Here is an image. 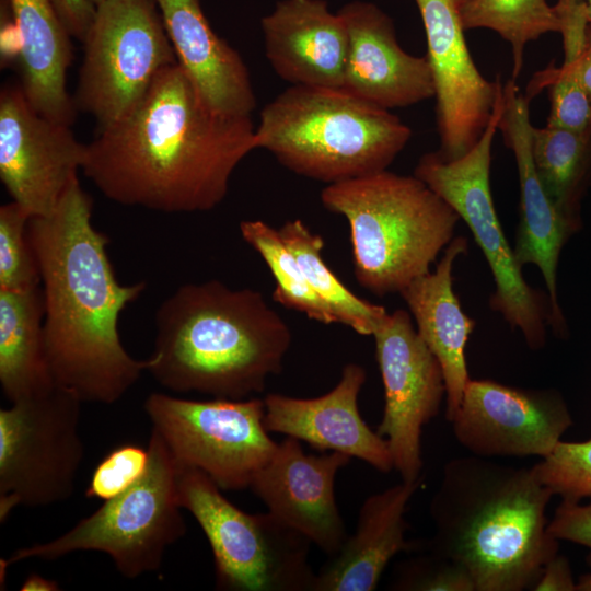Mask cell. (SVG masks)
I'll use <instances>...</instances> for the list:
<instances>
[{"label":"cell","instance_id":"cell-1","mask_svg":"<svg viewBox=\"0 0 591 591\" xmlns=\"http://www.w3.org/2000/svg\"><path fill=\"white\" fill-rule=\"evenodd\" d=\"M252 117L212 111L178 62L85 147L84 175L109 200L165 213L202 212L225 198L253 150Z\"/></svg>","mask_w":591,"mask_h":591},{"label":"cell","instance_id":"cell-2","mask_svg":"<svg viewBox=\"0 0 591 591\" xmlns=\"http://www.w3.org/2000/svg\"><path fill=\"white\" fill-rule=\"evenodd\" d=\"M93 200L76 178L55 211L32 217L27 234L44 293L47 360L56 385L83 403L119 401L148 370L121 344L118 321L146 290L121 285L92 223Z\"/></svg>","mask_w":591,"mask_h":591},{"label":"cell","instance_id":"cell-3","mask_svg":"<svg viewBox=\"0 0 591 591\" xmlns=\"http://www.w3.org/2000/svg\"><path fill=\"white\" fill-rule=\"evenodd\" d=\"M553 496L532 467L454 457L430 501L434 534L427 548L465 568L475 591L532 589L559 551L547 530Z\"/></svg>","mask_w":591,"mask_h":591},{"label":"cell","instance_id":"cell-4","mask_svg":"<svg viewBox=\"0 0 591 591\" xmlns=\"http://www.w3.org/2000/svg\"><path fill=\"white\" fill-rule=\"evenodd\" d=\"M154 322L147 371L176 393L229 399L262 393L291 345L288 324L259 291L217 279L178 287Z\"/></svg>","mask_w":591,"mask_h":591},{"label":"cell","instance_id":"cell-5","mask_svg":"<svg viewBox=\"0 0 591 591\" xmlns=\"http://www.w3.org/2000/svg\"><path fill=\"white\" fill-rule=\"evenodd\" d=\"M410 138L390 109L344 89L290 85L263 107L254 144L328 185L387 170Z\"/></svg>","mask_w":591,"mask_h":591},{"label":"cell","instance_id":"cell-6","mask_svg":"<svg viewBox=\"0 0 591 591\" xmlns=\"http://www.w3.org/2000/svg\"><path fill=\"white\" fill-rule=\"evenodd\" d=\"M321 201L348 221L356 280L376 297L430 271L460 221L420 178L387 170L328 184Z\"/></svg>","mask_w":591,"mask_h":591},{"label":"cell","instance_id":"cell-7","mask_svg":"<svg viewBox=\"0 0 591 591\" xmlns=\"http://www.w3.org/2000/svg\"><path fill=\"white\" fill-rule=\"evenodd\" d=\"M148 450L147 471L134 485L60 536L14 551L1 560V573L30 558L50 561L80 551L106 554L128 579L158 571L186 523L177 496L179 465L152 428Z\"/></svg>","mask_w":591,"mask_h":591},{"label":"cell","instance_id":"cell-8","mask_svg":"<svg viewBox=\"0 0 591 591\" xmlns=\"http://www.w3.org/2000/svg\"><path fill=\"white\" fill-rule=\"evenodd\" d=\"M179 465V464H178ZM177 496L204 531L216 588L229 591H313L311 542L268 511L247 513L205 473L178 466Z\"/></svg>","mask_w":591,"mask_h":591},{"label":"cell","instance_id":"cell-9","mask_svg":"<svg viewBox=\"0 0 591 591\" xmlns=\"http://www.w3.org/2000/svg\"><path fill=\"white\" fill-rule=\"evenodd\" d=\"M501 109L502 91L485 131L465 155L445 161L438 152L425 153L414 175L449 204L471 230L495 281L490 309L521 332L530 349L538 350L546 341L549 299L525 281L505 236L490 189L491 148Z\"/></svg>","mask_w":591,"mask_h":591},{"label":"cell","instance_id":"cell-10","mask_svg":"<svg viewBox=\"0 0 591 591\" xmlns=\"http://www.w3.org/2000/svg\"><path fill=\"white\" fill-rule=\"evenodd\" d=\"M78 111L97 130L128 114L176 55L155 0H103L82 40Z\"/></svg>","mask_w":591,"mask_h":591},{"label":"cell","instance_id":"cell-11","mask_svg":"<svg viewBox=\"0 0 591 591\" xmlns=\"http://www.w3.org/2000/svg\"><path fill=\"white\" fill-rule=\"evenodd\" d=\"M82 401L56 385L0 409V522L19 506L68 500L84 457Z\"/></svg>","mask_w":591,"mask_h":591},{"label":"cell","instance_id":"cell-12","mask_svg":"<svg viewBox=\"0 0 591 591\" xmlns=\"http://www.w3.org/2000/svg\"><path fill=\"white\" fill-rule=\"evenodd\" d=\"M143 408L177 463L222 490L250 488L278 444L264 422V398L196 401L154 392Z\"/></svg>","mask_w":591,"mask_h":591},{"label":"cell","instance_id":"cell-13","mask_svg":"<svg viewBox=\"0 0 591 591\" xmlns=\"http://www.w3.org/2000/svg\"><path fill=\"white\" fill-rule=\"evenodd\" d=\"M372 336L384 387L376 432L386 440L402 480H421L422 428L439 414L447 394L441 364L405 310L387 312Z\"/></svg>","mask_w":591,"mask_h":591},{"label":"cell","instance_id":"cell-14","mask_svg":"<svg viewBox=\"0 0 591 591\" xmlns=\"http://www.w3.org/2000/svg\"><path fill=\"white\" fill-rule=\"evenodd\" d=\"M459 443L480 457L547 456L573 420L555 389L470 379L451 421Z\"/></svg>","mask_w":591,"mask_h":591},{"label":"cell","instance_id":"cell-15","mask_svg":"<svg viewBox=\"0 0 591 591\" xmlns=\"http://www.w3.org/2000/svg\"><path fill=\"white\" fill-rule=\"evenodd\" d=\"M71 126L36 112L20 85L0 93V179L31 217L53 213L82 170L85 147Z\"/></svg>","mask_w":591,"mask_h":591},{"label":"cell","instance_id":"cell-16","mask_svg":"<svg viewBox=\"0 0 591 591\" xmlns=\"http://www.w3.org/2000/svg\"><path fill=\"white\" fill-rule=\"evenodd\" d=\"M427 39L432 72L441 159L465 155L479 140L502 90L500 76L488 81L468 50L460 0H415Z\"/></svg>","mask_w":591,"mask_h":591},{"label":"cell","instance_id":"cell-17","mask_svg":"<svg viewBox=\"0 0 591 591\" xmlns=\"http://www.w3.org/2000/svg\"><path fill=\"white\" fill-rule=\"evenodd\" d=\"M350 459L339 452L308 454L298 439L286 437L255 475L250 489L269 513L331 557L348 536L334 485L337 473Z\"/></svg>","mask_w":591,"mask_h":591},{"label":"cell","instance_id":"cell-18","mask_svg":"<svg viewBox=\"0 0 591 591\" xmlns=\"http://www.w3.org/2000/svg\"><path fill=\"white\" fill-rule=\"evenodd\" d=\"M530 100L513 79L502 85V109L498 129L512 150L519 175L520 209L513 253L521 267L535 265L541 271L551 304L549 324L557 337H566L567 323L558 300L557 267L563 246L572 235L547 197L535 171L531 151Z\"/></svg>","mask_w":591,"mask_h":591},{"label":"cell","instance_id":"cell-19","mask_svg":"<svg viewBox=\"0 0 591 591\" xmlns=\"http://www.w3.org/2000/svg\"><path fill=\"white\" fill-rule=\"evenodd\" d=\"M348 32L345 91L385 109L407 107L434 96L426 56L406 53L392 19L371 2L352 1L339 11Z\"/></svg>","mask_w":591,"mask_h":591},{"label":"cell","instance_id":"cell-20","mask_svg":"<svg viewBox=\"0 0 591 591\" xmlns=\"http://www.w3.org/2000/svg\"><path fill=\"white\" fill-rule=\"evenodd\" d=\"M362 366L348 363L327 393L299 398L270 393L264 397L269 432L304 441L329 452L357 457L382 473L394 470L387 442L360 415L358 397L366 382Z\"/></svg>","mask_w":591,"mask_h":591},{"label":"cell","instance_id":"cell-21","mask_svg":"<svg viewBox=\"0 0 591 591\" xmlns=\"http://www.w3.org/2000/svg\"><path fill=\"white\" fill-rule=\"evenodd\" d=\"M265 55L290 85L341 89L348 32L324 0H280L262 19Z\"/></svg>","mask_w":591,"mask_h":591},{"label":"cell","instance_id":"cell-22","mask_svg":"<svg viewBox=\"0 0 591 591\" xmlns=\"http://www.w3.org/2000/svg\"><path fill=\"white\" fill-rule=\"evenodd\" d=\"M177 62L215 112L251 116L256 96L242 56L217 35L200 0H155Z\"/></svg>","mask_w":591,"mask_h":591},{"label":"cell","instance_id":"cell-23","mask_svg":"<svg viewBox=\"0 0 591 591\" xmlns=\"http://www.w3.org/2000/svg\"><path fill=\"white\" fill-rule=\"evenodd\" d=\"M467 250V239L455 236L444 248L436 269L418 277L399 293L416 322L418 334L441 364L448 421L457 410L471 379L465 347L476 322L463 311L452 277L456 258Z\"/></svg>","mask_w":591,"mask_h":591},{"label":"cell","instance_id":"cell-24","mask_svg":"<svg viewBox=\"0 0 591 591\" xmlns=\"http://www.w3.org/2000/svg\"><path fill=\"white\" fill-rule=\"evenodd\" d=\"M421 480L404 482L369 496L356 531L316 572L313 591H372L392 558L414 544L405 538V512Z\"/></svg>","mask_w":591,"mask_h":591},{"label":"cell","instance_id":"cell-25","mask_svg":"<svg viewBox=\"0 0 591 591\" xmlns=\"http://www.w3.org/2000/svg\"><path fill=\"white\" fill-rule=\"evenodd\" d=\"M14 21L20 88L40 115L71 126L77 107L67 90L72 37L50 0H8Z\"/></svg>","mask_w":591,"mask_h":591},{"label":"cell","instance_id":"cell-26","mask_svg":"<svg viewBox=\"0 0 591 591\" xmlns=\"http://www.w3.org/2000/svg\"><path fill=\"white\" fill-rule=\"evenodd\" d=\"M42 286L0 290V384L10 403L56 386L47 360Z\"/></svg>","mask_w":591,"mask_h":591},{"label":"cell","instance_id":"cell-27","mask_svg":"<svg viewBox=\"0 0 591 591\" xmlns=\"http://www.w3.org/2000/svg\"><path fill=\"white\" fill-rule=\"evenodd\" d=\"M531 151L538 179L572 234L581 228V199L591 177V131L532 126Z\"/></svg>","mask_w":591,"mask_h":591},{"label":"cell","instance_id":"cell-28","mask_svg":"<svg viewBox=\"0 0 591 591\" xmlns=\"http://www.w3.org/2000/svg\"><path fill=\"white\" fill-rule=\"evenodd\" d=\"M278 232L297 258L309 285L333 310L338 323L360 335L372 336L387 311L382 305L358 298L338 279L322 257L323 237L313 233L300 219L285 222Z\"/></svg>","mask_w":591,"mask_h":591},{"label":"cell","instance_id":"cell-29","mask_svg":"<svg viewBox=\"0 0 591 591\" xmlns=\"http://www.w3.org/2000/svg\"><path fill=\"white\" fill-rule=\"evenodd\" d=\"M460 15L465 31L489 28L510 43L514 81L528 43L560 31L556 10L546 0H465L460 3Z\"/></svg>","mask_w":591,"mask_h":591},{"label":"cell","instance_id":"cell-30","mask_svg":"<svg viewBox=\"0 0 591 591\" xmlns=\"http://www.w3.org/2000/svg\"><path fill=\"white\" fill-rule=\"evenodd\" d=\"M240 231L243 240L262 256L274 276V301L318 323H338L333 310L309 285L278 230L262 220H244L240 223Z\"/></svg>","mask_w":591,"mask_h":591},{"label":"cell","instance_id":"cell-31","mask_svg":"<svg viewBox=\"0 0 591 591\" xmlns=\"http://www.w3.org/2000/svg\"><path fill=\"white\" fill-rule=\"evenodd\" d=\"M31 218L13 200L0 207V290L25 291L42 286L27 234Z\"/></svg>","mask_w":591,"mask_h":591},{"label":"cell","instance_id":"cell-32","mask_svg":"<svg viewBox=\"0 0 591 591\" xmlns=\"http://www.w3.org/2000/svg\"><path fill=\"white\" fill-rule=\"evenodd\" d=\"M549 86L551 111L547 126L572 131H591V102L577 74L575 62H563L537 73L530 84L531 99Z\"/></svg>","mask_w":591,"mask_h":591},{"label":"cell","instance_id":"cell-33","mask_svg":"<svg viewBox=\"0 0 591 591\" xmlns=\"http://www.w3.org/2000/svg\"><path fill=\"white\" fill-rule=\"evenodd\" d=\"M532 468L540 483L554 496L575 502L591 499V437L582 442L560 440Z\"/></svg>","mask_w":591,"mask_h":591},{"label":"cell","instance_id":"cell-34","mask_svg":"<svg viewBox=\"0 0 591 591\" xmlns=\"http://www.w3.org/2000/svg\"><path fill=\"white\" fill-rule=\"evenodd\" d=\"M391 589L402 591H475V584L457 563L428 551L427 555L401 563Z\"/></svg>","mask_w":591,"mask_h":591},{"label":"cell","instance_id":"cell-35","mask_svg":"<svg viewBox=\"0 0 591 591\" xmlns=\"http://www.w3.org/2000/svg\"><path fill=\"white\" fill-rule=\"evenodd\" d=\"M148 464V447L126 443L114 448L94 468L85 496L103 501L116 497L144 474Z\"/></svg>","mask_w":591,"mask_h":591},{"label":"cell","instance_id":"cell-36","mask_svg":"<svg viewBox=\"0 0 591 591\" xmlns=\"http://www.w3.org/2000/svg\"><path fill=\"white\" fill-rule=\"evenodd\" d=\"M548 532L558 541H569L589 548L587 563L591 567V503L561 500L548 522Z\"/></svg>","mask_w":591,"mask_h":591},{"label":"cell","instance_id":"cell-37","mask_svg":"<svg viewBox=\"0 0 591 591\" xmlns=\"http://www.w3.org/2000/svg\"><path fill=\"white\" fill-rule=\"evenodd\" d=\"M50 1L69 34L82 42L92 23L95 5L89 0Z\"/></svg>","mask_w":591,"mask_h":591},{"label":"cell","instance_id":"cell-38","mask_svg":"<svg viewBox=\"0 0 591 591\" xmlns=\"http://www.w3.org/2000/svg\"><path fill=\"white\" fill-rule=\"evenodd\" d=\"M534 591H577L570 563L557 553L544 566L543 571L532 587Z\"/></svg>","mask_w":591,"mask_h":591},{"label":"cell","instance_id":"cell-39","mask_svg":"<svg viewBox=\"0 0 591 591\" xmlns=\"http://www.w3.org/2000/svg\"><path fill=\"white\" fill-rule=\"evenodd\" d=\"M579 80L591 102V23L588 25L587 42L579 59L576 61Z\"/></svg>","mask_w":591,"mask_h":591},{"label":"cell","instance_id":"cell-40","mask_svg":"<svg viewBox=\"0 0 591 591\" xmlns=\"http://www.w3.org/2000/svg\"><path fill=\"white\" fill-rule=\"evenodd\" d=\"M21 591H57L60 590L56 580L46 578L38 573H31L22 583Z\"/></svg>","mask_w":591,"mask_h":591},{"label":"cell","instance_id":"cell-41","mask_svg":"<svg viewBox=\"0 0 591 591\" xmlns=\"http://www.w3.org/2000/svg\"><path fill=\"white\" fill-rule=\"evenodd\" d=\"M577 591H591V572L582 575L577 582Z\"/></svg>","mask_w":591,"mask_h":591},{"label":"cell","instance_id":"cell-42","mask_svg":"<svg viewBox=\"0 0 591 591\" xmlns=\"http://www.w3.org/2000/svg\"><path fill=\"white\" fill-rule=\"evenodd\" d=\"M584 15L589 23H591V0H582Z\"/></svg>","mask_w":591,"mask_h":591},{"label":"cell","instance_id":"cell-43","mask_svg":"<svg viewBox=\"0 0 591 591\" xmlns=\"http://www.w3.org/2000/svg\"><path fill=\"white\" fill-rule=\"evenodd\" d=\"M93 5H96L99 4L100 2H102L103 0H89Z\"/></svg>","mask_w":591,"mask_h":591},{"label":"cell","instance_id":"cell-44","mask_svg":"<svg viewBox=\"0 0 591 591\" xmlns=\"http://www.w3.org/2000/svg\"><path fill=\"white\" fill-rule=\"evenodd\" d=\"M461 2L465 1V0H460Z\"/></svg>","mask_w":591,"mask_h":591}]
</instances>
